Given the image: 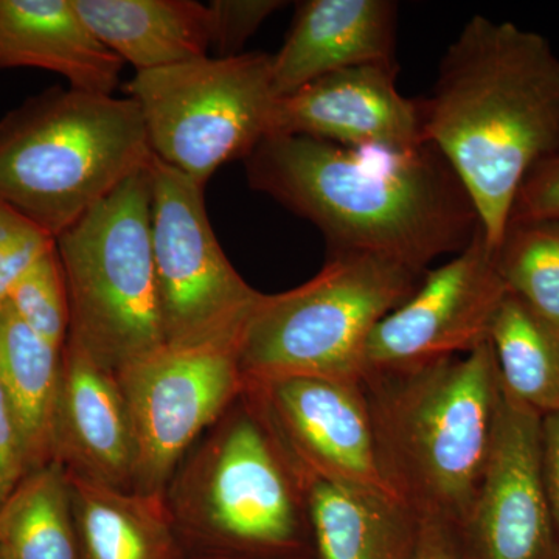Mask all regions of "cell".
<instances>
[{
  "label": "cell",
  "mask_w": 559,
  "mask_h": 559,
  "mask_svg": "<svg viewBox=\"0 0 559 559\" xmlns=\"http://www.w3.org/2000/svg\"><path fill=\"white\" fill-rule=\"evenodd\" d=\"M242 162L250 189L314 224L329 253H369L426 272L481 230L465 187L429 143L393 154L271 134Z\"/></svg>",
  "instance_id": "1"
},
{
  "label": "cell",
  "mask_w": 559,
  "mask_h": 559,
  "mask_svg": "<svg viewBox=\"0 0 559 559\" xmlns=\"http://www.w3.org/2000/svg\"><path fill=\"white\" fill-rule=\"evenodd\" d=\"M423 138L465 187L498 248L522 180L559 154V58L511 22L471 17L419 100Z\"/></svg>",
  "instance_id": "2"
},
{
  "label": "cell",
  "mask_w": 559,
  "mask_h": 559,
  "mask_svg": "<svg viewBox=\"0 0 559 559\" xmlns=\"http://www.w3.org/2000/svg\"><path fill=\"white\" fill-rule=\"evenodd\" d=\"M165 503L183 559H320L304 471L246 385L180 460Z\"/></svg>",
  "instance_id": "3"
},
{
  "label": "cell",
  "mask_w": 559,
  "mask_h": 559,
  "mask_svg": "<svg viewBox=\"0 0 559 559\" xmlns=\"http://www.w3.org/2000/svg\"><path fill=\"white\" fill-rule=\"evenodd\" d=\"M360 382L392 491L418 518L459 525L487 471L502 409L491 342Z\"/></svg>",
  "instance_id": "4"
},
{
  "label": "cell",
  "mask_w": 559,
  "mask_h": 559,
  "mask_svg": "<svg viewBox=\"0 0 559 559\" xmlns=\"http://www.w3.org/2000/svg\"><path fill=\"white\" fill-rule=\"evenodd\" d=\"M151 159L132 98L53 87L0 120V202L57 238Z\"/></svg>",
  "instance_id": "5"
},
{
  "label": "cell",
  "mask_w": 559,
  "mask_h": 559,
  "mask_svg": "<svg viewBox=\"0 0 559 559\" xmlns=\"http://www.w3.org/2000/svg\"><path fill=\"white\" fill-rule=\"evenodd\" d=\"M426 272L384 257L336 252L304 285L261 294L238 352L245 382L360 381L371 331L409 299Z\"/></svg>",
  "instance_id": "6"
},
{
  "label": "cell",
  "mask_w": 559,
  "mask_h": 559,
  "mask_svg": "<svg viewBox=\"0 0 559 559\" xmlns=\"http://www.w3.org/2000/svg\"><path fill=\"white\" fill-rule=\"evenodd\" d=\"M148 167L55 238L68 285L69 336L114 374L165 345Z\"/></svg>",
  "instance_id": "7"
},
{
  "label": "cell",
  "mask_w": 559,
  "mask_h": 559,
  "mask_svg": "<svg viewBox=\"0 0 559 559\" xmlns=\"http://www.w3.org/2000/svg\"><path fill=\"white\" fill-rule=\"evenodd\" d=\"M127 92L142 112L153 156L202 186L272 134L277 95L272 55L261 51L139 72Z\"/></svg>",
  "instance_id": "8"
},
{
  "label": "cell",
  "mask_w": 559,
  "mask_h": 559,
  "mask_svg": "<svg viewBox=\"0 0 559 559\" xmlns=\"http://www.w3.org/2000/svg\"><path fill=\"white\" fill-rule=\"evenodd\" d=\"M151 237L165 345L240 341L260 290L227 259L205 210V186L150 162Z\"/></svg>",
  "instance_id": "9"
},
{
  "label": "cell",
  "mask_w": 559,
  "mask_h": 559,
  "mask_svg": "<svg viewBox=\"0 0 559 559\" xmlns=\"http://www.w3.org/2000/svg\"><path fill=\"white\" fill-rule=\"evenodd\" d=\"M240 341L164 345L117 371L134 432L132 491L165 495L183 455L241 395Z\"/></svg>",
  "instance_id": "10"
},
{
  "label": "cell",
  "mask_w": 559,
  "mask_h": 559,
  "mask_svg": "<svg viewBox=\"0 0 559 559\" xmlns=\"http://www.w3.org/2000/svg\"><path fill=\"white\" fill-rule=\"evenodd\" d=\"M507 294L495 250L480 230L468 248L426 272L409 299L374 326L364 348L362 377L468 355L489 341Z\"/></svg>",
  "instance_id": "11"
},
{
  "label": "cell",
  "mask_w": 559,
  "mask_h": 559,
  "mask_svg": "<svg viewBox=\"0 0 559 559\" xmlns=\"http://www.w3.org/2000/svg\"><path fill=\"white\" fill-rule=\"evenodd\" d=\"M498 433L476 496L457 525L465 559H559L540 480V417L502 389Z\"/></svg>",
  "instance_id": "12"
},
{
  "label": "cell",
  "mask_w": 559,
  "mask_h": 559,
  "mask_svg": "<svg viewBox=\"0 0 559 559\" xmlns=\"http://www.w3.org/2000/svg\"><path fill=\"white\" fill-rule=\"evenodd\" d=\"M245 385L259 396L280 437L308 473L399 499L382 473L362 382L285 377Z\"/></svg>",
  "instance_id": "13"
},
{
  "label": "cell",
  "mask_w": 559,
  "mask_h": 559,
  "mask_svg": "<svg viewBox=\"0 0 559 559\" xmlns=\"http://www.w3.org/2000/svg\"><path fill=\"white\" fill-rule=\"evenodd\" d=\"M399 72V62L358 66L312 81L277 98L272 134L393 154L421 148L419 100L401 94Z\"/></svg>",
  "instance_id": "14"
},
{
  "label": "cell",
  "mask_w": 559,
  "mask_h": 559,
  "mask_svg": "<svg viewBox=\"0 0 559 559\" xmlns=\"http://www.w3.org/2000/svg\"><path fill=\"white\" fill-rule=\"evenodd\" d=\"M51 457L69 476L132 491L135 441L119 382L69 334L61 355Z\"/></svg>",
  "instance_id": "15"
},
{
  "label": "cell",
  "mask_w": 559,
  "mask_h": 559,
  "mask_svg": "<svg viewBox=\"0 0 559 559\" xmlns=\"http://www.w3.org/2000/svg\"><path fill=\"white\" fill-rule=\"evenodd\" d=\"M399 7L390 0H307L272 55L277 98L340 70L393 64Z\"/></svg>",
  "instance_id": "16"
},
{
  "label": "cell",
  "mask_w": 559,
  "mask_h": 559,
  "mask_svg": "<svg viewBox=\"0 0 559 559\" xmlns=\"http://www.w3.org/2000/svg\"><path fill=\"white\" fill-rule=\"evenodd\" d=\"M123 64L72 0H0V70H49L72 90L114 95Z\"/></svg>",
  "instance_id": "17"
},
{
  "label": "cell",
  "mask_w": 559,
  "mask_h": 559,
  "mask_svg": "<svg viewBox=\"0 0 559 559\" xmlns=\"http://www.w3.org/2000/svg\"><path fill=\"white\" fill-rule=\"evenodd\" d=\"M90 31L135 73L207 57L212 10L194 0H72Z\"/></svg>",
  "instance_id": "18"
},
{
  "label": "cell",
  "mask_w": 559,
  "mask_h": 559,
  "mask_svg": "<svg viewBox=\"0 0 559 559\" xmlns=\"http://www.w3.org/2000/svg\"><path fill=\"white\" fill-rule=\"evenodd\" d=\"M301 469L320 559L412 558L419 518L406 503L331 484Z\"/></svg>",
  "instance_id": "19"
},
{
  "label": "cell",
  "mask_w": 559,
  "mask_h": 559,
  "mask_svg": "<svg viewBox=\"0 0 559 559\" xmlns=\"http://www.w3.org/2000/svg\"><path fill=\"white\" fill-rule=\"evenodd\" d=\"M69 480L80 559H183L165 495Z\"/></svg>",
  "instance_id": "20"
},
{
  "label": "cell",
  "mask_w": 559,
  "mask_h": 559,
  "mask_svg": "<svg viewBox=\"0 0 559 559\" xmlns=\"http://www.w3.org/2000/svg\"><path fill=\"white\" fill-rule=\"evenodd\" d=\"M62 348L44 341L9 304L0 310V384L16 418L31 471L53 462L51 432ZM28 471V473H31Z\"/></svg>",
  "instance_id": "21"
},
{
  "label": "cell",
  "mask_w": 559,
  "mask_h": 559,
  "mask_svg": "<svg viewBox=\"0 0 559 559\" xmlns=\"http://www.w3.org/2000/svg\"><path fill=\"white\" fill-rule=\"evenodd\" d=\"M489 342L502 389L540 417L559 414V326L509 293Z\"/></svg>",
  "instance_id": "22"
},
{
  "label": "cell",
  "mask_w": 559,
  "mask_h": 559,
  "mask_svg": "<svg viewBox=\"0 0 559 559\" xmlns=\"http://www.w3.org/2000/svg\"><path fill=\"white\" fill-rule=\"evenodd\" d=\"M7 559H80L68 471L58 462L25 474L0 506Z\"/></svg>",
  "instance_id": "23"
},
{
  "label": "cell",
  "mask_w": 559,
  "mask_h": 559,
  "mask_svg": "<svg viewBox=\"0 0 559 559\" xmlns=\"http://www.w3.org/2000/svg\"><path fill=\"white\" fill-rule=\"evenodd\" d=\"M495 257L509 293L559 326V219L510 223Z\"/></svg>",
  "instance_id": "24"
},
{
  "label": "cell",
  "mask_w": 559,
  "mask_h": 559,
  "mask_svg": "<svg viewBox=\"0 0 559 559\" xmlns=\"http://www.w3.org/2000/svg\"><path fill=\"white\" fill-rule=\"evenodd\" d=\"M7 304L25 325L53 347H64L70 329L68 285L57 248H50L11 286Z\"/></svg>",
  "instance_id": "25"
},
{
  "label": "cell",
  "mask_w": 559,
  "mask_h": 559,
  "mask_svg": "<svg viewBox=\"0 0 559 559\" xmlns=\"http://www.w3.org/2000/svg\"><path fill=\"white\" fill-rule=\"evenodd\" d=\"M53 245L55 238L0 202V310L22 272Z\"/></svg>",
  "instance_id": "26"
},
{
  "label": "cell",
  "mask_w": 559,
  "mask_h": 559,
  "mask_svg": "<svg viewBox=\"0 0 559 559\" xmlns=\"http://www.w3.org/2000/svg\"><path fill=\"white\" fill-rule=\"evenodd\" d=\"M212 10L213 46L218 57L240 55L242 46L255 35L263 22L283 9L280 0H215Z\"/></svg>",
  "instance_id": "27"
},
{
  "label": "cell",
  "mask_w": 559,
  "mask_h": 559,
  "mask_svg": "<svg viewBox=\"0 0 559 559\" xmlns=\"http://www.w3.org/2000/svg\"><path fill=\"white\" fill-rule=\"evenodd\" d=\"M559 219V154L539 162L522 180L510 223Z\"/></svg>",
  "instance_id": "28"
},
{
  "label": "cell",
  "mask_w": 559,
  "mask_h": 559,
  "mask_svg": "<svg viewBox=\"0 0 559 559\" xmlns=\"http://www.w3.org/2000/svg\"><path fill=\"white\" fill-rule=\"evenodd\" d=\"M28 457L21 430L0 384V506L28 473Z\"/></svg>",
  "instance_id": "29"
},
{
  "label": "cell",
  "mask_w": 559,
  "mask_h": 559,
  "mask_svg": "<svg viewBox=\"0 0 559 559\" xmlns=\"http://www.w3.org/2000/svg\"><path fill=\"white\" fill-rule=\"evenodd\" d=\"M540 480L559 540V414L540 419Z\"/></svg>",
  "instance_id": "30"
},
{
  "label": "cell",
  "mask_w": 559,
  "mask_h": 559,
  "mask_svg": "<svg viewBox=\"0 0 559 559\" xmlns=\"http://www.w3.org/2000/svg\"><path fill=\"white\" fill-rule=\"evenodd\" d=\"M411 559H465L457 525L439 518H419L417 544Z\"/></svg>",
  "instance_id": "31"
},
{
  "label": "cell",
  "mask_w": 559,
  "mask_h": 559,
  "mask_svg": "<svg viewBox=\"0 0 559 559\" xmlns=\"http://www.w3.org/2000/svg\"><path fill=\"white\" fill-rule=\"evenodd\" d=\"M0 559H7L5 557H3L2 551H0Z\"/></svg>",
  "instance_id": "32"
}]
</instances>
